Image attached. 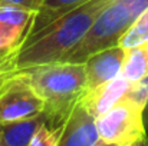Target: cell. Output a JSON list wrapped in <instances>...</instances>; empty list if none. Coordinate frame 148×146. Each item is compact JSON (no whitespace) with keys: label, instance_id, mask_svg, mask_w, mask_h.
<instances>
[{"label":"cell","instance_id":"cell-1","mask_svg":"<svg viewBox=\"0 0 148 146\" xmlns=\"http://www.w3.org/2000/svg\"><path fill=\"white\" fill-rule=\"evenodd\" d=\"M114 0H91L63 14L39 33L32 36L14 54V67L60 62L92 27L98 16Z\"/></svg>","mask_w":148,"mask_h":146},{"label":"cell","instance_id":"cell-2","mask_svg":"<svg viewBox=\"0 0 148 146\" xmlns=\"http://www.w3.org/2000/svg\"><path fill=\"white\" fill-rule=\"evenodd\" d=\"M45 102L46 125L63 126L76 102L86 92L84 63L53 62L14 70Z\"/></svg>","mask_w":148,"mask_h":146},{"label":"cell","instance_id":"cell-3","mask_svg":"<svg viewBox=\"0 0 148 146\" xmlns=\"http://www.w3.org/2000/svg\"><path fill=\"white\" fill-rule=\"evenodd\" d=\"M148 9V0H114L101 14L85 37L60 62L84 63L99 50L116 46L122 35Z\"/></svg>","mask_w":148,"mask_h":146},{"label":"cell","instance_id":"cell-4","mask_svg":"<svg viewBox=\"0 0 148 146\" xmlns=\"http://www.w3.org/2000/svg\"><path fill=\"white\" fill-rule=\"evenodd\" d=\"M148 105V85H134L132 90L121 97L111 109L97 117L101 142L118 146H135L144 136V112Z\"/></svg>","mask_w":148,"mask_h":146},{"label":"cell","instance_id":"cell-5","mask_svg":"<svg viewBox=\"0 0 148 146\" xmlns=\"http://www.w3.org/2000/svg\"><path fill=\"white\" fill-rule=\"evenodd\" d=\"M45 112V102L17 73L0 88V126Z\"/></svg>","mask_w":148,"mask_h":146},{"label":"cell","instance_id":"cell-6","mask_svg":"<svg viewBox=\"0 0 148 146\" xmlns=\"http://www.w3.org/2000/svg\"><path fill=\"white\" fill-rule=\"evenodd\" d=\"M99 142L97 119L78 100L63 123L58 146H97Z\"/></svg>","mask_w":148,"mask_h":146},{"label":"cell","instance_id":"cell-7","mask_svg":"<svg viewBox=\"0 0 148 146\" xmlns=\"http://www.w3.org/2000/svg\"><path fill=\"white\" fill-rule=\"evenodd\" d=\"M125 56L127 50L119 45L99 50L89 56L84 62L86 70V90L95 89L121 76Z\"/></svg>","mask_w":148,"mask_h":146},{"label":"cell","instance_id":"cell-8","mask_svg":"<svg viewBox=\"0 0 148 146\" xmlns=\"http://www.w3.org/2000/svg\"><path fill=\"white\" fill-rule=\"evenodd\" d=\"M134 85H137V83H131L124 76H118L116 79L109 80L95 89L86 90L79 99V102L97 119L102 113H105L108 109H111L121 97L130 93L132 90Z\"/></svg>","mask_w":148,"mask_h":146},{"label":"cell","instance_id":"cell-9","mask_svg":"<svg viewBox=\"0 0 148 146\" xmlns=\"http://www.w3.org/2000/svg\"><path fill=\"white\" fill-rule=\"evenodd\" d=\"M88 1H91V0H43V4L39 9V12L36 13V16L23 39V43L26 40H29L32 36H35L36 33H39L42 29L49 26L50 23H53L55 20L62 17L63 14L72 12L73 9L82 6Z\"/></svg>","mask_w":148,"mask_h":146},{"label":"cell","instance_id":"cell-10","mask_svg":"<svg viewBox=\"0 0 148 146\" xmlns=\"http://www.w3.org/2000/svg\"><path fill=\"white\" fill-rule=\"evenodd\" d=\"M45 123H46V117L42 113L29 119L3 125L0 146H29L36 132Z\"/></svg>","mask_w":148,"mask_h":146},{"label":"cell","instance_id":"cell-11","mask_svg":"<svg viewBox=\"0 0 148 146\" xmlns=\"http://www.w3.org/2000/svg\"><path fill=\"white\" fill-rule=\"evenodd\" d=\"M121 76L131 83H143L148 79V42L127 50Z\"/></svg>","mask_w":148,"mask_h":146},{"label":"cell","instance_id":"cell-12","mask_svg":"<svg viewBox=\"0 0 148 146\" xmlns=\"http://www.w3.org/2000/svg\"><path fill=\"white\" fill-rule=\"evenodd\" d=\"M35 16H36V12L29 10L26 7L7 4V3H1L0 4V23L23 29L26 33H27Z\"/></svg>","mask_w":148,"mask_h":146},{"label":"cell","instance_id":"cell-13","mask_svg":"<svg viewBox=\"0 0 148 146\" xmlns=\"http://www.w3.org/2000/svg\"><path fill=\"white\" fill-rule=\"evenodd\" d=\"M148 42V9L131 24V27L122 35L118 45L125 50L141 46Z\"/></svg>","mask_w":148,"mask_h":146},{"label":"cell","instance_id":"cell-14","mask_svg":"<svg viewBox=\"0 0 148 146\" xmlns=\"http://www.w3.org/2000/svg\"><path fill=\"white\" fill-rule=\"evenodd\" d=\"M25 35L23 29L0 23V54L16 53L23 43Z\"/></svg>","mask_w":148,"mask_h":146},{"label":"cell","instance_id":"cell-15","mask_svg":"<svg viewBox=\"0 0 148 146\" xmlns=\"http://www.w3.org/2000/svg\"><path fill=\"white\" fill-rule=\"evenodd\" d=\"M62 128L63 126H60V128H52V126L45 123L36 132V135L30 141L29 146H58L60 133H62Z\"/></svg>","mask_w":148,"mask_h":146},{"label":"cell","instance_id":"cell-16","mask_svg":"<svg viewBox=\"0 0 148 146\" xmlns=\"http://www.w3.org/2000/svg\"><path fill=\"white\" fill-rule=\"evenodd\" d=\"M14 54L16 53L0 54V88L7 79H10L14 75Z\"/></svg>","mask_w":148,"mask_h":146},{"label":"cell","instance_id":"cell-17","mask_svg":"<svg viewBox=\"0 0 148 146\" xmlns=\"http://www.w3.org/2000/svg\"><path fill=\"white\" fill-rule=\"evenodd\" d=\"M1 3H7V4H14V6H22L26 7L29 10L33 12H39V9L43 4V0H1Z\"/></svg>","mask_w":148,"mask_h":146},{"label":"cell","instance_id":"cell-18","mask_svg":"<svg viewBox=\"0 0 148 146\" xmlns=\"http://www.w3.org/2000/svg\"><path fill=\"white\" fill-rule=\"evenodd\" d=\"M135 146H148V136H144Z\"/></svg>","mask_w":148,"mask_h":146},{"label":"cell","instance_id":"cell-19","mask_svg":"<svg viewBox=\"0 0 148 146\" xmlns=\"http://www.w3.org/2000/svg\"><path fill=\"white\" fill-rule=\"evenodd\" d=\"M97 146H118V145H112V143H105V142H99Z\"/></svg>","mask_w":148,"mask_h":146},{"label":"cell","instance_id":"cell-20","mask_svg":"<svg viewBox=\"0 0 148 146\" xmlns=\"http://www.w3.org/2000/svg\"><path fill=\"white\" fill-rule=\"evenodd\" d=\"M0 143H1V126H0Z\"/></svg>","mask_w":148,"mask_h":146},{"label":"cell","instance_id":"cell-21","mask_svg":"<svg viewBox=\"0 0 148 146\" xmlns=\"http://www.w3.org/2000/svg\"><path fill=\"white\" fill-rule=\"evenodd\" d=\"M0 4H1V0H0Z\"/></svg>","mask_w":148,"mask_h":146}]
</instances>
